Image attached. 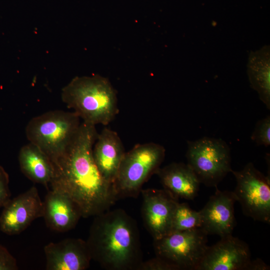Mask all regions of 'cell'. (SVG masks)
Segmentation results:
<instances>
[{"label": "cell", "mask_w": 270, "mask_h": 270, "mask_svg": "<svg viewBox=\"0 0 270 270\" xmlns=\"http://www.w3.org/2000/svg\"><path fill=\"white\" fill-rule=\"evenodd\" d=\"M98 134L95 125L82 122L64 154L53 163L52 189L70 196L84 218L108 210L118 200L114 185L103 178L94 159Z\"/></svg>", "instance_id": "cell-1"}, {"label": "cell", "mask_w": 270, "mask_h": 270, "mask_svg": "<svg viewBox=\"0 0 270 270\" xmlns=\"http://www.w3.org/2000/svg\"><path fill=\"white\" fill-rule=\"evenodd\" d=\"M92 260L109 270H137L143 261L135 220L122 209L95 216L86 240Z\"/></svg>", "instance_id": "cell-2"}, {"label": "cell", "mask_w": 270, "mask_h": 270, "mask_svg": "<svg viewBox=\"0 0 270 270\" xmlns=\"http://www.w3.org/2000/svg\"><path fill=\"white\" fill-rule=\"evenodd\" d=\"M61 97L82 122L95 126L108 124L119 112L116 91L98 74L74 78L63 88Z\"/></svg>", "instance_id": "cell-3"}, {"label": "cell", "mask_w": 270, "mask_h": 270, "mask_svg": "<svg viewBox=\"0 0 270 270\" xmlns=\"http://www.w3.org/2000/svg\"><path fill=\"white\" fill-rule=\"evenodd\" d=\"M80 118L74 112L49 111L31 119L26 128L29 142L40 148L54 162L76 135Z\"/></svg>", "instance_id": "cell-4"}, {"label": "cell", "mask_w": 270, "mask_h": 270, "mask_svg": "<svg viewBox=\"0 0 270 270\" xmlns=\"http://www.w3.org/2000/svg\"><path fill=\"white\" fill-rule=\"evenodd\" d=\"M165 152L162 146L154 142L138 144L126 152L113 184L118 200L137 196L160 168Z\"/></svg>", "instance_id": "cell-5"}, {"label": "cell", "mask_w": 270, "mask_h": 270, "mask_svg": "<svg viewBox=\"0 0 270 270\" xmlns=\"http://www.w3.org/2000/svg\"><path fill=\"white\" fill-rule=\"evenodd\" d=\"M186 158L200 184L216 186L231 172L230 149L222 139L204 137L188 142Z\"/></svg>", "instance_id": "cell-6"}, {"label": "cell", "mask_w": 270, "mask_h": 270, "mask_svg": "<svg viewBox=\"0 0 270 270\" xmlns=\"http://www.w3.org/2000/svg\"><path fill=\"white\" fill-rule=\"evenodd\" d=\"M207 236L201 228L170 232L154 240L155 254L180 270H196L208 246Z\"/></svg>", "instance_id": "cell-7"}, {"label": "cell", "mask_w": 270, "mask_h": 270, "mask_svg": "<svg viewBox=\"0 0 270 270\" xmlns=\"http://www.w3.org/2000/svg\"><path fill=\"white\" fill-rule=\"evenodd\" d=\"M236 186L234 193L243 213L254 220L270 222V180L252 162L240 170H232Z\"/></svg>", "instance_id": "cell-8"}, {"label": "cell", "mask_w": 270, "mask_h": 270, "mask_svg": "<svg viewBox=\"0 0 270 270\" xmlns=\"http://www.w3.org/2000/svg\"><path fill=\"white\" fill-rule=\"evenodd\" d=\"M3 208L0 216V230L10 236L20 234L43 215V202L34 186L10 199Z\"/></svg>", "instance_id": "cell-9"}, {"label": "cell", "mask_w": 270, "mask_h": 270, "mask_svg": "<svg viewBox=\"0 0 270 270\" xmlns=\"http://www.w3.org/2000/svg\"><path fill=\"white\" fill-rule=\"evenodd\" d=\"M250 260L248 245L232 234L208 246L196 270H246Z\"/></svg>", "instance_id": "cell-10"}, {"label": "cell", "mask_w": 270, "mask_h": 270, "mask_svg": "<svg viewBox=\"0 0 270 270\" xmlns=\"http://www.w3.org/2000/svg\"><path fill=\"white\" fill-rule=\"evenodd\" d=\"M142 216L146 228L154 240L170 232L172 219L178 200L164 189L142 190Z\"/></svg>", "instance_id": "cell-11"}, {"label": "cell", "mask_w": 270, "mask_h": 270, "mask_svg": "<svg viewBox=\"0 0 270 270\" xmlns=\"http://www.w3.org/2000/svg\"><path fill=\"white\" fill-rule=\"evenodd\" d=\"M236 201L234 192L216 190L200 211V228L208 235L224 238L232 234L234 226V204Z\"/></svg>", "instance_id": "cell-12"}, {"label": "cell", "mask_w": 270, "mask_h": 270, "mask_svg": "<svg viewBox=\"0 0 270 270\" xmlns=\"http://www.w3.org/2000/svg\"><path fill=\"white\" fill-rule=\"evenodd\" d=\"M47 270H84L92 260L86 241L68 238L46 245Z\"/></svg>", "instance_id": "cell-13"}, {"label": "cell", "mask_w": 270, "mask_h": 270, "mask_svg": "<svg viewBox=\"0 0 270 270\" xmlns=\"http://www.w3.org/2000/svg\"><path fill=\"white\" fill-rule=\"evenodd\" d=\"M46 226L60 232L75 227L82 217L78 204L66 194L51 189L43 201V215Z\"/></svg>", "instance_id": "cell-14"}, {"label": "cell", "mask_w": 270, "mask_h": 270, "mask_svg": "<svg viewBox=\"0 0 270 270\" xmlns=\"http://www.w3.org/2000/svg\"><path fill=\"white\" fill-rule=\"evenodd\" d=\"M125 153L116 132L104 128L98 134L92 148L94 159L103 178L112 184Z\"/></svg>", "instance_id": "cell-15"}, {"label": "cell", "mask_w": 270, "mask_h": 270, "mask_svg": "<svg viewBox=\"0 0 270 270\" xmlns=\"http://www.w3.org/2000/svg\"><path fill=\"white\" fill-rule=\"evenodd\" d=\"M156 174L164 190L175 199L192 200L196 196L200 183L188 164L173 162L160 168Z\"/></svg>", "instance_id": "cell-16"}, {"label": "cell", "mask_w": 270, "mask_h": 270, "mask_svg": "<svg viewBox=\"0 0 270 270\" xmlns=\"http://www.w3.org/2000/svg\"><path fill=\"white\" fill-rule=\"evenodd\" d=\"M18 159L20 170L27 178L48 187L54 175V166L40 148L29 142L21 148Z\"/></svg>", "instance_id": "cell-17"}, {"label": "cell", "mask_w": 270, "mask_h": 270, "mask_svg": "<svg viewBox=\"0 0 270 270\" xmlns=\"http://www.w3.org/2000/svg\"><path fill=\"white\" fill-rule=\"evenodd\" d=\"M248 75L252 88L256 90L261 101L270 109V52L266 46L251 52L248 64Z\"/></svg>", "instance_id": "cell-18"}, {"label": "cell", "mask_w": 270, "mask_h": 270, "mask_svg": "<svg viewBox=\"0 0 270 270\" xmlns=\"http://www.w3.org/2000/svg\"><path fill=\"white\" fill-rule=\"evenodd\" d=\"M201 224L200 211L193 210L186 203L177 202L172 214L170 232L200 228Z\"/></svg>", "instance_id": "cell-19"}, {"label": "cell", "mask_w": 270, "mask_h": 270, "mask_svg": "<svg viewBox=\"0 0 270 270\" xmlns=\"http://www.w3.org/2000/svg\"><path fill=\"white\" fill-rule=\"evenodd\" d=\"M251 139L258 146L268 147L270 144V116L259 120L252 134Z\"/></svg>", "instance_id": "cell-20"}, {"label": "cell", "mask_w": 270, "mask_h": 270, "mask_svg": "<svg viewBox=\"0 0 270 270\" xmlns=\"http://www.w3.org/2000/svg\"><path fill=\"white\" fill-rule=\"evenodd\" d=\"M137 270H180L173 264L156 256L148 260L142 261Z\"/></svg>", "instance_id": "cell-21"}, {"label": "cell", "mask_w": 270, "mask_h": 270, "mask_svg": "<svg viewBox=\"0 0 270 270\" xmlns=\"http://www.w3.org/2000/svg\"><path fill=\"white\" fill-rule=\"evenodd\" d=\"M8 184V174L0 165V208H3L10 200L11 194Z\"/></svg>", "instance_id": "cell-22"}, {"label": "cell", "mask_w": 270, "mask_h": 270, "mask_svg": "<svg viewBox=\"0 0 270 270\" xmlns=\"http://www.w3.org/2000/svg\"><path fill=\"white\" fill-rule=\"evenodd\" d=\"M18 268L16 258L5 247L0 244V270H16Z\"/></svg>", "instance_id": "cell-23"}, {"label": "cell", "mask_w": 270, "mask_h": 270, "mask_svg": "<svg viewBox=\"0 0 270 270\" xmlns=\"http://www.w3.org/2000/svg\"><path fill=\"white\" fill-rule=\"evenodd\" d=\"M270 270V266L260 258H256L254 260H251L246 268V270Z\"/></svg>", "instance_id": "cell-24"}]
</instances>
